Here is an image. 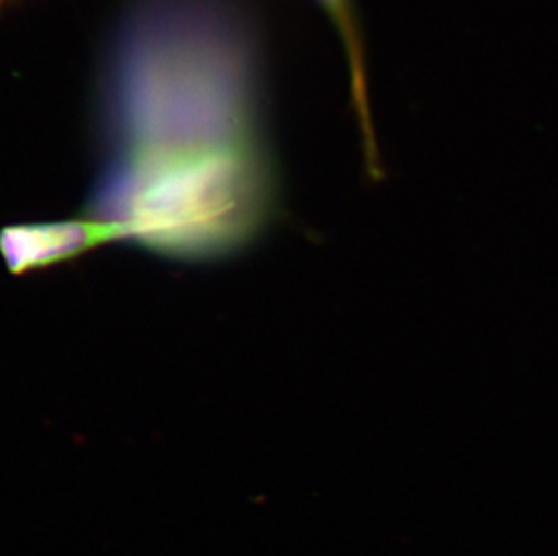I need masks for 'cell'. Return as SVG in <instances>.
I'll return each instance as SVG.
<instances>
[{
  "instance_id": "cell-1",
  "label": "cell",
  "mask_w": 558,
  "mask_h": 556,
  "mask_svg": "<svg viewBox=\"0 0 558 556\" xmlns=\"http://www.w3.org/2000/svg\"><path fill=\"white\" fill-rule=\"evenodd\" d=\"M107 242H114L109 226L87 216L71 221L10 226L0 231V253L15 275L63 263Z\"/></svg>"
},
{
  "instance_id": "cell-2",
  "label": "cell",
  "mask_w": 558,
  "mask_h": 556,
  "mask_svg": "<svg viewBox=\"0 0 558 556\" xmlns=\"http://www.w3.org/2000/svg\"><path fill=\"white\" fill-rule=\"evenodd\" d=\"M329 8H331L332 13L343 21V0H324Z\"/></svg>"
},
{
  "instance_id": "cell-3",
  "label": "cell",
  "mask_w": 558,
  "mask_h": 556,
  "mask_svg": "<svg viewBox=\"0 0 558 556\" xmlns=\"http://www.w3.org/2000/svg\"><path fill=\"white\" fill-rule=\"evenodd\" d=\"M0 2H2V0H0Z\"/></svg>"
}]
</instances>
